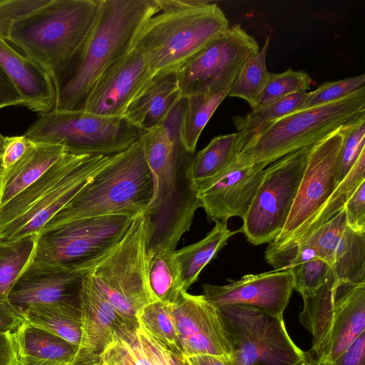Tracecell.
<instances>
[{
  "mask_svg": "<svg viewBox=\"0 0 365 365\" xmlns=\"http://www.w3.org/2000/svg\"><path fill=\"white\" fill-rule=\"evenodd\" d=\"M182 110L180 99L162 122L141 133L153 181V197L145 211L150 222L148 259L160 251L175 250L200 207L189 175L194 155L185 150L180 137Z\"/></svg>",
  "mask_w": 365,
  "mask_h": 365,
  "instance_id": "1",
  "label": "cell"
},
{
  "mask_svg": "<svg viewBox=\"0 0 365 365\" xmlns=\"http://www.w3.org/2000/svg\"><path fill=\"white\" fill-rule=\"evenodd\" d=\"M159 11L157 0H100L96 20L82 45L51 73L55 109L80 110L96 81L131 50L144 23Z\"/></svg>",
  "mask_w": 365,
  "mask_h": 365,
  "instance_id": "2",
  "label": "cell"
},
{
  "mask_svg": "<svg viewBox=\"0 0 365 365\" xmlns=\"http://www.w3.org/2000/svg\"><path fill=\"white\" fill-rule=\"evenodd\" d=\"M160 11L140 29L133 48L150 63L155 76L177 72L230 26L215 3L157 0Z\"/></svg>",
  "mask_w": 365,
  "mask_h": 365,
  "instance_id": "3",
  "label": "cell"
},
{
  "mask_svg": "<svg viewBox=\"0 0 365 365\" xmlns=\"http://www.w3.org/2000/svg\"><path fill=\"white\" fill-rule=\"evenodd\" d=\"M113 155L62 156L34 183L0 207V242L38 234Z\"/></svg>",
  "mask_w": 365,
  "mask_h": 365,
  "instance_id": "4",
  "label": "cell"
},
{
  "mask_svg": "<svg viewBox=\"0 0 365 365\" xmlns=\"http://www.w3.org/2000/svg\"><path fill=\"white\" fill-rule=\"evenodd\" d=\"M153 194V177L140 138L126 150L114 155L42 230L105 215H136L146 210Z\"/></svg>",
  "mask_w": 365,
  "mask_h": 365,
  "instance_id": "5",
  "label": "cell"
},
{
  "mask_svg": "<svg viewBox=\"0 0 365 365\" xmlns=\"http://www.w3.org/2000/svg\"><path fill=\"white\" fill-rule=\"evenodd\" d=\"M100 0H47L11 24L7 40L51 73L78 51L96 20Z\"/></svg>",
  "mask_w": 365,
  "mask_h": 365,
  "instance_id": "6",
  "label": "cell"
},
{
  "mask_svg": "<svg viewBox=\"0 0 365 365\" xmlns=\"http://www.w3.org/2000/svg\"><path fill=\"white\" fill-rule=\"evenodd\" d=\"M364 116L365 89L333 103L292 113L243 138L235 165L267 167Z\"/></svg>",
  "mask_w": 365,
  "mask_h": 365,
  "instance_id": "7",
  "label": "cell"
},
{
  "mask_svg": "<svg viewBox=\"0 0 365 365\" xmlns=\"http://www.w3.org/2000/svg\"><path fill=\"white\" fill-rule=\"evenodd\" d=\"M149 239L150 222L144 211L135 216L117 245L85 272L121 317L137 329L139 312L155 301L148 282Z\"/></svg>",
  "mask_w": 365,
  "mask_h": 365,
  "instance_id": "8",
  "label": "cell"
},
{
  "mask_svg": "<svg viewBox=\"0 0 365 365\" xmlns=\"http://www.w3.org/2000/svg\"><path fill=\"white\" fill-rule=\"evenodd\" d=\"M303 299L299 319L312 336L308 352L331 361L365 331V284H339L333 274L314 295Z\"/></svg>",
  "mask_w": 365,
  "mask_h": 365,
  "instance_id": "9",
  "label": "cell"
},
{
  "mask_svg": "<svg viewBox=\"0 0 365 365\" xmlns=\"http://www.w3.org/2000/svg\"><path fill=\"white\" fill-rule=\"evenodd\" d=\"M24 135L36 143L61 145L70 154L112 155L138 141L141 132L124 117L53 109L40 115Z\"/></svg>",
  "mask_w": 365,
  "mask_h": 365,
  "instance_id": "10",
  "label": "cell"
},
{
  "mask_svg": "<svg viewBox=\"0 0 365 365\" xmlns=\"http://www.w3.org/2000/svg\"><path fill=\"white\" fill-rule=\"evenodd\" d=\"M135 216L105 215L42 230L31 260L84 273L117 245Z\"/></svg>",
  "mask_w": 365,
  "mask_h": 365,
  "instance_id": "11",
  "label": "cell"
},
{
  "mask_svg": "<svg viewBox=\"0 0 365 365\" xmlns=\"http://www.w3.org/2000/svg\"><path fill=\"white\" fill-rule=\"evenodd\" d=\"M217 309L230 341L233 365H300L309 358L289 336L283 318L247 304Z\"/></svg>",
  "mask_w": 365,
  "mask_h": 365,
  "instance_id": "12",
  "label": "cell"
},
{
  "mask_svg": "<svg viewBox=\"0 0 365 365\" xmlns=\"http://www.w3.org/2000/svg\"><path fill=\"white\" fill-rule=\"evenodd\" d=\"M312 146L291 153L264 169L261 183L242 219L241 232L251 244H269L282 231L294 203Z\"/></svg>",
  "mask_w": 365,
  "mask_h": 365,
  "instance_id": "13",
  "label": "cell"
},
{
  "mask_svg": "<svg viewBox=\"0 0 365 365\" xmlns=\"http://www.w3.org/2000/svg\"><path fill=\"white\" fill-rule=\"evenodd\" d=\"M259 48L240 24L229 26L176 72L181 97L230 89Z\"/></svg>",
  "mask_w": 365,
  "mask_h": 365,
  "instance_id": "14",
  "label": "cell"
},
{
  "mask_svg": "<svg viewBox=\"0 0 365 365\" xmlns=\"http://www.w3.org/2000/svg\"><path fill=\"white\" fill-rule=\"evenodd\" d=\"M341 143L339 128L311 147L287 221L265 252L279 251L289 245L334 192L340 182Z\"/></svg>",
  "mask_w": 365,
  "mask_h": 365,
  "instance_id": "15",
  "label": "cell"
},
{
  "mask_svg": "<svg viewBox=\"0 0 365 365\" xmlns=\"http://www.w3.org/2000/svg\"><path fill=\"white\" fill-rule=\"evenodd\" d=\"M47 0H0V66L11 78L25 107L40 115L56 107L51 73L19 53L9 44L7 34L12 21Z\"/></svg>",
  "mask_w": 365,
  "mask_h": 365,
  "instance_id": "16",
  "label": "cell"
},
{
  "mask_svg": "<svg viewBox=\"0 0 365 365\" xmlns=\"http://www.w3.org/2000/svg\"><path fill=\"white\" fill-rule=\"evenodd\" d=\"M154 76L147 59L132 48L96 81L80 110L104 117H123Z\"/></svg>",
  "mask_w": 365,
  "mask_h": 365,
  "instance_id": "17",
  "label": "cell"
},
{
  "mask_svg": "<svg viewBox=\"0 0 365 365\" xmlns=\"http://www.w3.org/2000/svg\"><path fill=\"white\" fill-rule=\"evenodd\" d=\"M171 313L182 355L231 356V346L218 309L203 295L182 290Z\"/></svg>",
  "mask_w": 365,
  "mask_h": 365,
  "instance_id": "18",
  "label": "cell"
},
{
  "mask_svg": "<svg viewBox=\"0 0 365 365\" xmlns=\"http://www.w3.org/2000/svg\"><path fill=\"white\" fill-rule=\"evenodd\" d=\"M202 289L205 299L216 308L247 304L283 318L294 290V277L290 269H274L247 274L226 285L205 284Z\"/></svg>",
  "mask_w": 365,
  "mask_h": 365,
  "instance_id": "19",
  "label": "cell"
},
{
  "mask_svg": "<svg viewBox=\"0 0 365 365\" xmlns=\"http://www.w3.org/2000/svg\"><path fill=\"white\" fill-rule=\"evenodd\" d=\"M83 272L31 260L12 287L8 303L19 312L35 304L81 307Z\"/></svg>",
  "mask_w": 365,
  "mask_h": 365,
  "instance_id": "20",
  "label": "cell"
},
{
  "mask_svg": "<svg viewBox=\"0 0 365 365\" xmlns=\"http://www.w3.org/2000/svg\"><path fill=\"white\" fill-rule=\"evenodd\" d=\"M234 163L212 185L197 191L200 207L210 222L243 219L263 178V165L236 167Z\"/></svg>",
  "mask_w": 365,
  "mask_h": 365,
  "instance_id": "21",
  "label": "cell"
},
{
  "mask_svg": "<svg viewBox=\"0 0 365 365\" xmlns=\"http://www.w3.org/2000/svg\"><path fill=\"white\" fill-rule=\"evenodd\" d=\"M81 320V341L71 365H98L117 330L130 324L108 302L87 272L82 277Z\"/></svg>",
  "mask_w": 365,
  "mask_h": 365,
  "instance_id": "22",
  "label": "cell"
},
{
  "mask_svg": "<svg viewBox=\"0 0 365 365\" xmlns=\"http://www.w3.org/2000/svg\"><path fill=\"white\" fill-rule=\"evenodd\" d=\"M181 98L176 72L157 74L130 104L123 117L142 133L162 122Z\"/></svg>",
  "mask_w": 365,
  "mask_h": 365,
  "instance_id": "23",
  "label": "cell"
},
{
  "mask_svg": "<svg viewBox=\"0 0 365 365\" xmlns=\"http://www.w3.org/2000/svg\"><path fill=\"white\" fill-rule=\"evenodd\" d=\"M66 153L61 145L33 141L15 165L1 173L0 207L34 183Z\"/></svg>",
  "mask_w": 365,
  "mask_h": 365,
  "instance_id": "24",
  "label": "cell"
},
{
  "mask_svg": "<svg viewBox=\"0 0 365 365\" xmlns=\"http://www.w3.org/2000/svg\"><path fill=\"white\" fill-rule=\"evenodd\" d=\"M242 139L239 132L216 136L193 156L189 175L197 192L212 185L236 160Z\"/></svg>",
  "mask_w": 365,
  "mask_h": 365,
  "instance_id": "25",
  "label": "cell"
},
{
  "mask_svg": "<svg viewBox=\"0 0 365 365\" xmlns=\"http://www.w3.org/2000/svg\"><path fill=\"white\" fill-rule=\"evenodd\" d=\"M241 228L232 231L225 222H215V227L201 240L174 251L182 289H187L197 279L202 269Z\"/></svg>",
  "mask_w": 365,
  "mask_h": 365,
  "instance_id": "26",
  "label": "cell"
},
{
  "mask_svg": "<svg viewBox=\"0 0 365 365\" xmlns=\"http://www.w3.org/2000/svg\"><path fill=\"white\" fill-rule=\"evenodd\" d=\"M13 334L19 356L72 364L78 351L66 339L26 321Z\"/></svg>",
  "mask_w": 365,
  "mask_h": 365,
  "instance_id": "27",
  "label": "cell"
},
{
  "mask_svg": "<svg viewBox=\"0 0 365 365\" xmlns=\"http://www.w3.org/2000/svg\"><path fill=\"white\" fill-rule=\"evenodd\" d=\"M26 322L79 347L82 338L81 307L66 304H35L22 312Z\"/></svg>",
  "mask_w": 365,
  "mask_h": 365,
  "instance_id": "28",
  "label": "cell"
},
{
  "mask_svg": "<svg viewBox=\"0 0 365 365\" xmlns=\"http://www.w3.org/2000/svg\"><path fill=\"white\" fill-rule=\"evenodd\" d=\"M228 91L195 94L183 98L180 137L187 153H195L202 130L217 107L227 96Z\"/></svg>",
  "mask_w": 365,
  "mask_h": 365,
  "instance_id": "29",
  "label": "cell"
},
{
  "mask_svg": "<svg viewBox=\"0 0 365 365\" xmlns=\"http://www.w3.org/2000/svg\"><path fill=\"white\" fill-rule=\"evenodd\" d=\"M364 181L365 150L362 151L351 169L339 182L329 199L309 220L287 247L296 244L315 230L324 225L341 211L344 208L348 199Z\"/></svg>",
  "mask_w": 365,
  "mask_h": 365,
  "instance_id": "30",
  "label": "cell"
},
{
  "mask_svg": "<svg viewBox=\"0 0 365 365\" xmlns=\"http://www.w3.org/2000/svg\"><path fill=\"white\" fill-rule=\"evenodd\" d=\"M331 269L339 284H365V233L346 227Z\"/></svg>",
  "mask_w": 365,
  "mask_h": 365,
  "instance_id": "31",
  "label": "cell"
},
{
  "mask_svg": "<svg viewBox=\"0 0 365 365\" xmlns=\"http://www.w3.org/2000/svg\"><path fill=\"white\" fill-rule=\"evenodd\" d=\"M37 238L38 234H31L0 242V302L8 303L10 291L33 257Z\"/></svg>",
  "mask_w": 365,
  "mask_h": 365,
  "instance_id": "32",
  "label": "cell"
},
{
  "mask_svg": "<svg viewBox=\"0 0 365 365\" xmlns=\"http://www.w3.org/2000/svg\"><path fill=\"white\" fill-rule=\"evenodd\" d=\"M175 250L160 251L148 259V282L153 297L155 301L170 305L183 290L174 257Z\"/></svg>",
  "mask_w": 365,
  "mask_h": 365,
  "instance_id": "33",
  "label": "cell"
},
{
  "mask_svg": "<svg viewBox=\"0 0 365 365\" xmlns=\"http://www.w3.org/2000/svg\"><path fill=\"white\" fill-rule=\"evenodd\" d=\"M140 327L167 350L183 356L171 313V305L154 301L145 305L138 316Z\"/></svg>",
  "mask_w": 365,
  "mask_h": 365,
  "instance_id": "34",
  "label": "cell"
},
{
  "mask_svg": "<svg viewBox=\"0 0 365 365\" xmlns=\"http://www.w3.org/2000/svg\"><path fill=\"white\" fill-rule=\"evenodd\" d=\"M269 41L267 37L262 50L245 63L228 91L227 96L244 99L252 110L255 108L269 75L266 66Z\"/></svg>",
  "mask_w": 365,
  "mask_h": 365,
  "instance_id": "35",
  "label": "cell"
},
{
  "mask_svg": "<svg viewBox=\"0 0 365 365\" xmlns=\"http://www.w3.org/2000/svg\"><path fill=\"white\" fill-rule=\"evenodd\" d=\"M307 95V92L289 95L262 108L252 110L245 115L235 116L233 123L243 138L267 123L299 110Z\"/></svg>",
  "mask_w": 365,
  "mask_h": 365,
  "instance_id": "36",
  "label": "cell"
},
{
  "mask_svg": "<svg viewBox=\"0 0 365 365\" xmlns=\"http://www.w3.org/2000/svg\"><path fill=\"white\" fill-rule=\"evenodd\" d=\"M137 329L128 324L119 328L98 365H152L141 348Z\"/></svg>",
  "mask_w": 365,
  "mask_h": 365,
  "instance_id": "37",
  "label": "cell"
},
{
  "mask_svg": "<svg viewBox=\"0 0 365 365\" xmlns=\"http://www.w3.org/2000/svg\"><path fill=\"white\" fill-rule=\"evenodd\" d=\"M346 227V213L343 208L327 222L296 244L303 243L312 247L317 257L331 267Z\"/></svg>",
  "mask_w": 365,
  "mask_h": 365,
  "instance_id": "38",
  "label": "cell"
},
{
  "mask_svg": "<svg viewBox=\"0 0 365 365\" xmlns=\"http://www.w3.org/2000/svg\"><path fill=\"white\" fill-rule=\"evenodd\" d=\"M311 83L309 75L303 71L288 68L280 73H269L267 83L252 110L295 93L307 92Z\"/></svg>",
  "mask_w": 365,
  "mask_h": 365,
  "instance_id": "39",
  "label": "cell"
},
{
  "mask_svg": "<svg viewBox=\"0 0 365 365\" xmlns=\"http://www.w3.org/2000/svg\"><path fill=\"white\" fill-rule=\"evenodd\" d=\"M363 89H365L364 74L335 81H327L314 91L307 93L300 110L333 103Z\"/></svg>",
  "mask_w": 365,
  "mask_h": 365,
  "instance_id": "40",
  "label": "cell"
},
{
  "mask_svg": "<svg viewBox=\"0 0 365 365\" xmlns=\"http://www.w3.org/2000/svg\"><path fill=\"white\" fill-rule=\"evenodd\" d=\"M294 277V289L302 297H312L327 282L331 267L324 260L313 258L289 269Z\"/></svg>",
  "mask_w": 365,
  "mask_h": 365,
  "instance_id": "41",
  "label": "cell"
},
{
  "mask_svg": "<svg viewBox=\"0 0 365 365\" xmlns=\"http://www.w3.org/2000/svg\"><path fill=\"white\" fill-rule=\"evenodd\" d=\"M342 143L340 156V182L351 169L365 146V116L340 128Z\"/></svg>",
  "mask_w": 365,
  "mask_h": 365,
  "instance_id": "42",
  "label": "cell"
},
{
  "mask_svg": "<svg viewBox=\"0 0 365 365\" xmlns=\"http://www.w3.org/2000/svg\"><path fill=\"white\" fill-rule=\"evenodd\" d=\"M140 344L152 365H180L179 356L167 350L141 327L137 329Z\"/></svg>",
  "mask_w": 365,
  "mask_h": 365,
  "instance_id": "43",
  "label": "cell"
},
{
  "mask_svg": "<svg viewBox=\"0 0 365 365\" xmlns=\"http://www.w3.org/2000/svg\"><path fill=\"white\" fill-rule=\"evenodd\" d=\"M344 209L347 226L354 232L365 233V181L348 199Z\"/></svg>",
  "mask_w": 365,
  "mask_h": 365,
  "instance_id": "44",
  "label": "cell"
},
{
  "mask_svg": "<svg viewBox=\"0 0 365 365\" xmlns=\"http://www.w3.org/2000/svg\"><path fill=\"white\" fill-rule=\"evenodd\" d=\"M33 141L25 135L5 137L4 147L0 152V168L1 172L9 170L26 153Z\"/></svg>",
  "mask_w": 365,
  "mask_h": 365,
  "instance_id": "45",
  "label": "cell"
},
{
  "mask_svg": "<svg viewBox=\"0 0 365 365\" xmlns=\"http://www.w3.org/2000/svg\"><path fill=\"white\" fill-rule=\"evenodd\" d=\"M321 365H365V331L334 360Z\"/></svg>",
  "mask_w": 365,
  "mask_h": 365,
  "instance_id": "46",
  "label": "cell"
},
{
  "mask_svg": "<svg viewBox=\"0 0 365 365\" xmlns=\"http://www.w3.org/2000/svg\"><path fill=\"white\" fill-rule=\"evenodd\" d=\"M24 106V101L14 83L0 66V109L11 106Z\"/></svg>",
  "mask_w": 365,
  "mask_h": 365,
  "instance_id": "47",
  "label": "cell"
},
{
  "mask_svg": "<svg viewBox=\"0 0 365 365\" xmlns=\"http://www.w3.org/2000/svg\"><path fill=\"white\" fill-rule=\"evenodd\" d=\"M17 359L13 331L0 329V365H16Z\"/></svg>",
  "mask_w": 365,
  "mask_h": 365,
  "instance_id": "48",
  "label": "cell"
},
{
  "mask_svg": "<svg viewBox=\"0 0 365 365\" xmlns=\"http://www.w3.org/2000/svg\"><path fill=\"white\" fill-rule=\"evenodd\" d=\"M24 321L21 312L9 303L0 302V329L14 332Z\"/></svg>",
  "mask_w": 365,
  "mask_h": 365,
  "instance_id": "49",
  "label": "cell"
},
{
  "mask_svg": "<svg viewBox=\"0 0 365 365\" xmlns=\"http://www.w3.org/2000/svg\"><path fill=\"white\" fill-rule=\"evenodd\" d=\"M185 358L190 365H233L230 356L223 355L197 354Z\"/></svg>",
  "mask_w": 365,
  "mask_h": 365,
  "instance_id": "50",
  "label": "cell"
},
{
  "mask_svg": "<svg viewBox=\"0 0 365 365\" xmlns=\"http://www.w3.org/2000/svg\"><path fill=\"white\" fill-rule=\"evenodd\" d=\"M16 365H71V364L59 363L48 360L38 359L29 356H18Z\"/></svg>",
  "mask_w": 365,
  "mask_h": 365,
  "instance_id": "51",
  "label": "cell"
},
{
  "mask_svg": "<svg viewBox=\"0 0 365 365\" xmlns=\"http://www.w3.org/2000/svg\"><path fill=\"white\" fill-rule=\"evenodd\" d=\"M309 354V353H308ZM309 358L300 365H321L319 361L309 354Z\"/></svg>",
  "mask_w": 365,
  "mask_h": 365,
  "instance_id": "52",
  "label": "cell"
},
{
  "mask_svg": "<svg viewBox=\"0 0 365 365\" xmlns=\"http://www.w3.org/2000/svg\"><path fill=\"white\" fill-rule=\"evenodd\" d=\"M179 361H180V365H190V364L188 362V361L184 356H180Z\"/></svg>",
  "mask_w": 365,
  "mask_h": 365,
  "instance_id": "53",
  "label": "cell"
},
{
  "mask_svg": "<svg viewBox=\"0 0 365 365\" xmlns=\"http://www.w3.org/2000/svg\"><path fill=\"white\" fill-rule=\"evenodd\" d=\"M5 142V136L0 133V152L1 151Z\"/></svg>",
  "mask_w": 365,
  "mask_h": 365,
  "instance_id": "54",
  "label": "cell"
},
{
  "mask_svg": "<svg viewBox=\"0 0 365 365\" xmlns=\"http://www.w3.org/2000/svg\"><path fill=\"white\" fill-rule=\"evenodd\" d=\"M1 168H0V178H1Z\"/></svg>",
  "mask_w": 365,
  "mask_h": 365,
  "instance_id": "55",
  "label": "cell"
}]
</instances>
